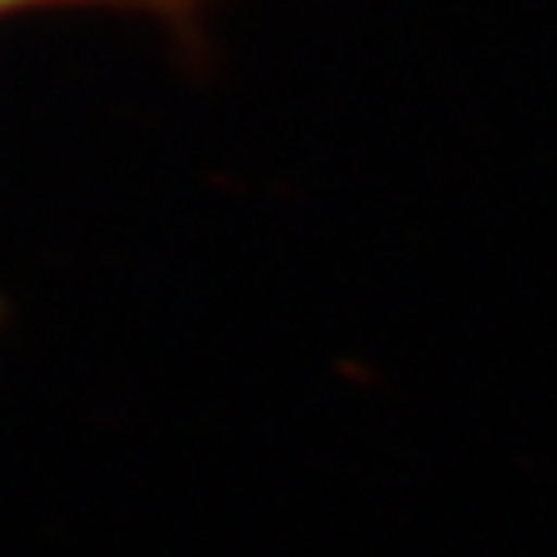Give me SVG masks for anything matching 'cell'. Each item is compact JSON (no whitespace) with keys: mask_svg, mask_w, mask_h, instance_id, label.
Instances as JSON below:
<instances>
[{"mask_svg":"<svg viewBox=\"0 0 557 557\" xmlns=\"http://www.w3.org/2000/svg\"><path fill=\"white\" fill-rule=\"evenodd\" d=\"M4 4H16V0H0V9H4Z\"/></svg>","mask_w":557,"mask_h":557,"instance_id":"1","label":"cell"}]
</instances>
